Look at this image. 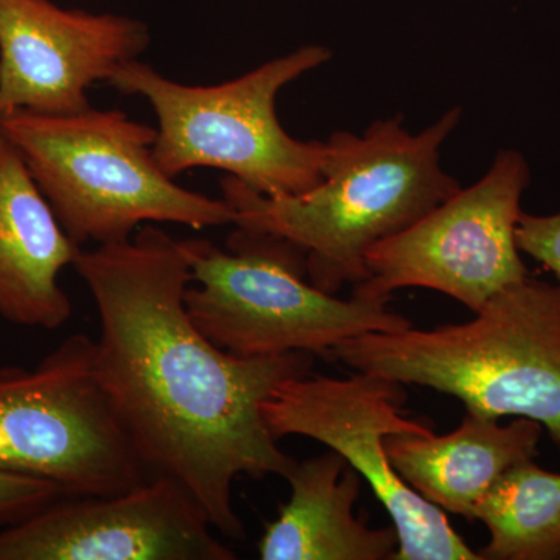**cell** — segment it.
Instances as JSON below:
<instances>
[{
	"label": "cell",
	"instance_id": "8992f818",
	"mask_svg": "<svg viewBox=\"0 0 560 560\" xmlns=\"http://www.w3.org/2000/svg\"><path fill=\"white\" fill-rule=\"evenodd\" d=\"M226 249L201 238L183 241L191 282L184 305L191 323L243 359L307 352L331 357L341 342L412 324L389 300L352 294L340 300L308 280L305 254L268 232L234 226Z\"/></svg>",
	"mask_w": 560,
	"mask_h": 560
},
{
	"label": "cell",
	"instance_id": "7c38bea8",
	"mask_svg": "<svg viewBox=\"0 0 560 560\" xmlns=\"http://www.w3.org/2000/svg\"><path fill=\"white\" fill-rule=\"evenodd\" d=\"M81 249L0 125V318L44 330L65 326L72 302L60 276Z\"/></svg>",
	"mask_w": 560,
	"mask_h": 560
},
{
	"label": "cell",
	"instance_id": "277c9868",
	"mask_svg": "<svg viewBox=\"0 0 560 560\" xmlns=\"http://www.w3.org/2000/svg\"><path fill=\"white\" fill-rule=\"evenodd\" d=\"M55 215L79 246L130 241L143 224H234L224 198L186 189L154 158L156 128L119 109L66 116L18 110L0 119Z\"/></svg>",
	"mask_w": 560,
	"mask_h": 560
},
{
	"label": "cell",
	"instance_id": "52a82bcc",
	"mask_svg": "<svg viewBox=\"0 0 560 560\" xmlns=\"http://www.w3.org/2000/svg\"><path fill=\"white\" fill-rule=\"evenodd\" d=\"M0 470L62 497L128 492L150 480L98 382L95 340L70 335L33 370H0Z\"/></svg>",
	"mask_w": 560,
	"mask_h": 560
},
{
	"label": "cell",
	"instance_id": "8fae6325",
	"mask_svg": "<svg viewBox=\"0 0 560 560\" xmlns=\"http://www.w3.org/2000/svg\"><path fill=\"white\" fill-rule=\"evenodd\" d=\"M151 46L147 22L66 10L51 0H0V119L18 110L66 116L90 90Z\"/></svg>",
	"mask_w": 560,
	"mask_h": 560
},
{
	"label": "cell",
	"instance_id": "5b68a950",
	"mask_svg": "<svg viewBox=\"0 0 560 560\" xmlns=\"http://www.w3.org/2000/svg\"><path fill=\"white\" fill-rule=\"evenodd\" d=\"M330 58L327 47L304 46L215 86L178 83L135 60L106 83L149 102L158 120L154 158L173 179L217 168L268 197L302 195L323 180L326 142L290 136L276 102L287 84Z\"/></svg>",
	"mask_w": 560,
	"mask_h": 560
},
{
	"label": "cell",
	"instance_id": "30bf717a",
	"mask_svg": "<svg viewBox=\"0 0 560 560\" xmlns=\"http://www.w3.org/2000/svg\"><path fill=\"white\" fill-rule=\"evenodd\" d=\"M198 501L154 477L116 495L60 497L0 530V560H234Z\"/></svg>",
	"mask_w": 560,
	"mask_h": 560
},
{
	"label": "cell",
	"instance_id": "2e32d148",
	"mask_svg": "<svg viewBox=\"0 0 560 560\" xmlns=\"http://www.w3.org/2000/svg\"><path fill=\"white\" fill-rule=\"evenodd\" d=\"M60 497L55 482L0 470V523L24 521Z\"/></svg>",
	"mask_w": 560,
	"mask_h": 560
},
{
	"label": "cell",
	"instance_id": "e0dca14e",
	"mask_svg": "<svg viewBox=\"0 0 560 560\" xmlns=\"http://www.w3.org/2000/svg\"><path fill=\"white\" fill-rule=\"evenodd\" d=\"M517 246L560 280V212L555 215H530L521 213L517 231Z\"/></svg>",
	"mask_w": 560,
	"mask_h": 560
},
{
	"label": "cell",
	"instance_id": "7a4b0ae2",
	"mask_svg": "<svg viewBox=\"0 0 560 560\" xmlns=\"http://www.w3.org/2000/svg\"><path fill=\"white\" fill-rule=\"evenodd\" d=\"M459 106L419 135L401 116L372 124L363 136L334 132L326 140L323 180L302 195L268 197L234 176L220 180L234 209L232 226L268 232L305 254L308 280L335 294L368 279L366 254L410 228L460 189L442 171L441 147L458 127Z\"/></svg>",
	"mask_w": 560,
	"mask_h": 560
},
{
	"label": "cell",
	"instance_id": "ba28073f",
	"mask_svg": "<svg viewBox=\"0 0 560 560\" xmlns=\"http://www.w3.org/2000/svg\"><path fill=\"white\" fill-rule=\"evenodd\" d=\"M401 383L359 371L349 378L304 375L280 383L261 405L276 441L311 438L348 460L370 482L399 536L393 560H482L447 515L401 480L385 440L396 433H433L401 415Z\"/></svg>",
	"mask_w": 560,
	"mask_h": 560
},
{
	"label": "cell",
	"instance_id": "5bb4252c",
	"mask_svg": "<svg viewBox=\"0 0 560 560\" xmlns=\"http://www.w3.org/2000/svg\"><path fill=\"white\" fill-rule=\"evenodd\" d=\"M290 500L259 544L264 560H393L396 528L374 529L355 517L361 475L329 451L294 464Z\"/></svg>",
	"mask_w": 560,
	"mask_h": 560
},
{
	"label": "cell",
	"instance_id": "9a60e30c",
	"mask_svg": "<svg viewBox=\"0 0 560 560\" xmlns=\"http://www.w3.org/2000/svg\"><path fill=\"white\" fill-rule=\"evenodd\" d=\"M488 526L482 560H560V474L534 460L508 471L478 504Z\"/></svg>",
	"mask_w": 560,
	"mask_h": 560
},
{
	"label": "cell",
	"instance_id": "3957f363",
	"mask_svg": "<svg viewBox=\"0 0 560 560\" xmlns=\"http://www.w3.org/2000/svg\"><path fill=\"white\" fill-rule=\"evenodd\" d=\"M475 315L430 330L360 335L331 359L448 394L486 418L536 420L560 447V285L528 276Z\"/></svg>",
	"mask_w": 560,
	"mask_h": 560
},
{
	"label": "cell",
	"instance_id": "9c48e42d",
	"mask_svg": "<svg viewBox=\"0 0 560 560\" xmlns=\"http://www.w3.org/2000/svg\"><path fill=\"white\" fill-rule=\"evenodd\" d=\"M528 162L504 150L474 186L460 189L407 230L372 246L360 296L390 300L396 290L440 291L478 312L501 290L528 278L515 231Z\"/></svg>",
	"mask_w": 560,
	"mask_h": 560
},
{
	"label": "cell",
	"instance_id": "6da1fadb",
	"mask_svg": "<svg viewBox=\"0 0 560 560\" xmlns=\"http://www.w3.org/2000/svg\"><path fill=\"white\" fill-rule=\"evenodd\" d=\"M73 268L101 320L98 382L140 463L150 478L179 482L213 529L245 539L232 486L293 469L261 405L280 383L311 374L312 353L243 359L209 341L184 305V243L153 223L130 241L81 249Z\"/></svg>",
	"mask_w": 560,
	"mask_h": 560
},
{
	"label": "cell",
	"instance_id": "4fadbf2b",
	"mask_svg": "<svg viewBox=\"0 0 560 560\" xmlns=\"http://www.w3.org/2000/svg\"><path fill=\"white\" fill-rule=\"evenodd\" d=\"M544 427L517 418L499 419L467 411L445 436L396 433L385 440L390 464L401 480L442 511L475 521L478 504L514 467L539 456Z\"/></svg>",
	"mask_w": 560,
	"mask_h": 560
}]
</instances>
